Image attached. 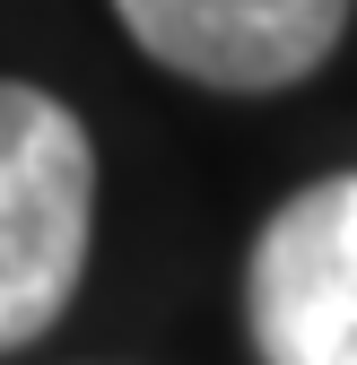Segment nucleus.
<instances>
[{
    "mask_svg": "<svg viewBox=\"0 0 357 365\" xmlns=\"http://www.w3.org/2000/svg\"><path fill=\"white\" fill-rule=\"evenodd\" d=\"M244 322L261 365H357V174H323L253 235Z\"/></svg>",
    "mask_w": 357,
    "mask_h": 365,
    "instance_id": "obj_2",
    "label": "nucleus"
},
{
    "mask_svg": "<svg viewBox=\"0 0 357 365\" xmlns=\"http://www.w3.org/2000/svg\"><path fill=\"white\" fill-rule=\"evenodd\" d=\"M96 235V140L26 78H0V356L44 339L79 296Z\"/></svg>",
    "mask_w": 357,
    "mask_h": 365,
    "instance_id": "obj_1",
    "label": "nucleus"
},
{
    "mask_svg": "<svg viewBox=\"0 0 357 365\" xmlns=\"http://www.w3.org/2000/svg\"><path fill=\"white\" fill-rule=\"evenodd\" d=\"M357 0H114L122 35L174 78L218 87V96H279L314 78Z\"/></svg>",
    "mask_w": 357,
    "mask_h": 365,
    "instance_id": "obj_3",
    "label": "nucleus"
}]
</instances>
